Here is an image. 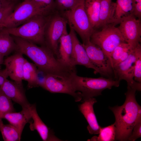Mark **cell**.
<instances>
[{
	"label": "cell",
	"mask_w": 141,
	"mask_h": 141,
	"mask_svg": "<svg viewBox=\"0 0 141 141\" xmlns=\"http://www.w3.org/2000/svg\"><path fill=\"white\" fill-rule=\"evenodd\" d=\"M19 51L30 58L38 68L45 74H70L75 71L62 65L51 51L46 46H38L23 38L11 35Z\"/></svg>",
	"instance_id": "6da1fadb"
},
{
	"label": "cell",
	"mask_w": 141,
	"mask_h": 141,
	"mask_svg": "<svg viewBox=\"0 0 141 141\" xmlns=\"http://www.w3.org/2000/svg\"><path fill=\"white\" fill-rule=\"evenodd\" d=\"M127 89L122 105L109 107L115 118L116 140H127L135 125L141 121V107L136 99V90L129 87Z\"/></svg>",
	"instance_id": "7a4b0ae2"
},
{
	"label": "cell",
	"mask_w": 141,
	"mask_h": 141,
	"mask_svg": "<svg viewBox=\"0 0 141 141\" xmlns=\"http://www.w3.org/2000/svg\"><path fill=\"white\" fill-rule=\"evenodd\" d=\"M50 14L37 15L21 26L3 29L11 35L26 39L36 44L45 46L44 30Z\"/></svg>",
	"instance_id": "3957f363"
},
{
	"label": "cell",
	"mask_w": 141,
	"mask_h": 141,
	"mask_svg": "<svg viewBox=\"0 0 141 141\" xmlns=\"http://www.w3.org/2000/svg\"><path fill=\"white\" fill-rule=\"evenodd\" d=\"M73 81L76 91L81 93L82 102L85 99L101 95L106 89L118 87L120 81L114 79L100 77L94 78L80 77L77 73L73 76Z\"/></svg>",
	"instance_id": "277c9868"
},
{
	"label": "cell",
	"mask_w": 141,
	"mask_h": 141,
	"mask_svg": "<svg viewBox=\"0 0 141 141\" xmlns=\"http://www.w3.org/2000/svg\"><path fill=\"white\" fill-rule=\"evenodd\" d=\"M85 0H80L72 9L60 13L66 19L70 28L80 36L83 43L90 40L95 30L85 11Z\"/></svg>",
	"instance_id": "5b68a950"
},
{
	"label": "cell",
	"mask_w": 141,
	"mask_h": 141,
	"mask_svg": "<svg viewBox=\"0 0 141 141\" xmlns=\"http://www.w3.org/2000/svg\"><path fill=\"white\" fill-rule=\"evenodd\" d=\"M115 26L109 24L101 28L100 30H95L90 39V42L99 47L111 61V54L114 49L120 44L126 43Z\"/></svg>",
	"instance_id": "8992f818"
},
{
	"label": "cell",
	"mask_w": 141,
	"mask_h": 141,
	"mask_svg": "<svg viewBox=\"0 0 141 141\" xmlns=\"http://www.w3.org/2000/svg\"><path fill=\"white\" fill-rule=\"evenodd\" d=\"M50 13L39 8L32 0H24L0 23V30L17 27L37 15H48Z\"/></svg>",
	"instance_id": "52a82bcc"
},
{
	"label": "cell",
	"mask_w": 141,
	"mask_h": 141,
	"mask_svg": "<svg viewBox=\"0 0 141 141\" xmlns=\"http://www.w3.org/2000/svg\"><path fill=\"white\" fill-rule=\"evenodd\" d=\"M70 74H46L40 87L52 93H66L73 96L76 102L81 101L80 92H77L74 86L73 76Z\"/></svg>",
	"instance_id": "ba28073f"
},
{
	"label": "cell",
	"mask_w": 141,
	"mask_h": 141,
	"mask_svg": "<svg viewBox=\"0 0 141 141\" xmlns=\"http://www.w3.org/2000/svg\"><path fill=\"white\" fill-rule=\"evenodd\" d=\"M51 13L44 30L45 45L52 52L56 58L59 40L61 36L67 32V21L58 12Z\"/></svg>",
	"instance_id": "9c48e42d"
},
{
	"label": "cell",
	"mask_w": 141,
	"mask_h": 141,
	"mask_svg": "<svg viewBox=\"0 0 141 141\" xmlns=\"http://www.w3.org/2000/svg\"><path fill=\"white\" fill-rule=\"evenodd\" d=\"M92 63L98 69L100 74L107 78H114L113 69L108 57L90 40L82 44Z\"/></svg>",
	"instance_id": "30bf717a"
},
{
	"label": "cell",
	"mask_w": 141,
	"mask_h": 141,
	"mask_svg": "<svg viewBox=\"0 0 141 141\" xmlns=\"http://www.w3.org/2000/svg\"><path fill=\"white\" fill-rule=\"evenodd\" d=\"M134 48L132 49L126 59L113 67L114 79L120 81L122 80H125L127 83V87L140 91L141 83L137 82L134 79L136 59Z\"/></svg>",
	"instance_id": "8fae6325"
},
{
	"label": "cell",
	"mask_w": 141,
	"mask_h": 141,
	"mask_svg": "<svg viewBox=\"0 0 141 141\" xmlns=\"http://www.w3.org/2000/svg\"><path fill=\"white\" fill-rule=\"evenodd\" d=\"M118 27L126 43L134 48L141 41V20L131 15L122 19Z\"/></svg>",
	"instance_id": "7c38bea8"
},
{
	"label": "cell",
	"mask_w": 141,
	"mask_h": 141,
	"mask_svg": "<svg viewBox=\"0 0 141 141\" xmlns=\"http://www.w3.org/2000/svg\"><path fill=\"white\" fill-rule=\"evenodd\" d=\"M69 33L71 37L72 44L71 59L72 66L76 67L77 65H83L88 68L93 69L95 74H100L98 69L91 61L82 44L79 40L76 32L73 29L70 28Z\"/></svg>",
	"instance_id": "4fadbf2b"
},
{
	"label": "cell",
	"mask_w": 141,
	"mask_h": 141,
	"mask_svg": "<svg viewBox=\"0 0 141 141\" xmlns=\"http://www.w3.org/2000/svg\"><path fill=\"white\" fill-rule=\"evenodd\" d=\"M0 91L22 108L29 107L31 105L26 97L22 83L7 79L0 87Z\"/></svg>",
	"instance_id": "5bb4252c"
},
{
	"label": "cell",
	"mask_w": 141,
	"mask_h": 141,
	"mask_svg": "<svg viewBox=\"0 0 141 141\" xmlns=\"http://www.w3.org/2000/svg\"><path fill=\"white\" fill-rule=\"evenodd\" d=\"M25 58L21 52L15 51L14 54L4 60L9 77L13 81L22 83L23 67Z\"/></svg>",
	"instance_id": "9a60e30c"
},
{
	"label": "cell",
	"mask_w": 141,
	"mask_h": 141,
	"mask_svg": "<svg viewBox=\"0 0 141 141\" xmlns=\"http://www.w3.org/2000/svg\"><path fill=\"white\" fill-rule=\"evenodd\" d=\"M78 106L79 109L88 124L87 128L89 133L91 134H98L101 126L98 122L93 108L97 100L93 97L85 99Z\"/></svg>",
	"instance_id": "2e32d148"
},
{
	"label": "cell",
	"mask_w": 141,
	"mask_h": 141,
	"mask_svg": "<svg viewBox=\"0 0 141 141\" xmlns=\"http://www.w3.org/2000/svg\"><path fill=\"white\" fill-rule=\"evenodd\" d=\"M72 51V44L70 36L67 32L60 38L59 42L56 58L64 67L73 70H76L71 63Z\"/></svg>",
	"instance_id": "e0dca14e"
},
{
	"label": "cell",
	"mask_w": 141,
	"mask_h": 141,
	"mask_svg": "<svg viewBox=\"0 0 141 141\" xmlns=\"http://www.w3.org/2000/svg\"><path fill=\"white\" fill-rule=\"evenodd\" d=\"M30 108L32 121L30 123L31 130H36L43 140L60 141L54 132L45 124L39 116L35 104H31Z\"/></svg>",
	"instance_id": "ac0fdd59"
},
{
	"label": "cell",
	"mask_w": 141,
	"mask_h": 141,
	"mask_svg": "<svg viewBox=\"0 0 141 141\" xmlns=\"http://www.w3.org/2000/svg\"><path fill=\"white\" fill-rule=\"evenodd\" d=\"M30 105L29 107L22 108V110L19 112L15 111L7 113L3 118L17 129L21 137L25 125L31 122Z\"/></svg>",
	"instance_id": "d6986e66"
},
{
	"label": "cell",
	"mask_w": 141,
	"mask_h": 141,
	"mask_svg": "<svg viewBox=\"0 0 141 141\" xmlns=\"http://www.w3.org/2000/svg\"><path fill=\"white\" fill-rule=\"evenodd\" d=\"M116 3L112 0H100L99 21L97 28L109 24H114Z\"/></svg>",
	"instance_id": "ffe728a7"
},
{
	"label": "cell",
	"mask_w": 141,
	"mask_h": 141,
	"mask_svg": "<svg viewBox=\"0 0 141 141\" xmlns=\"http://www.w3.org/2000/svg\"><path fill=\"white\" fill-rule=\"evenodd\" d=\"M114 17V24H119L121 20L133 15L134 4L132 0H116Z\"/></svg>",
	"instance_id": "44dd1931"
},
{
	"label": "cell",
	"mask_w": 141,
	"mask_h": 141,
	"mask_svg": "<svg viewBox=\"0 0 141 141\" xmlns=\"http://www.w3.org/2000/svg\"><path fill=\"white\" fill-rule=\"evenodd\" d=\"M84 6L91 25L95 30L99 21L100 0H85Z\"/></svg>",
	"instance_id": "7402d4cb"
},
{
	"label": "cell",
	"mask_w": 141,
	"mask_h": 141,
	"mask_svg": "<svg viewBox=\"0 0 141 141\" xmlns=\"http://www.w3.org/2000/svg\"><path fill=\"white\" fill-rule=\"evenodd\" d=\"M16 49V44L11 35L3 29L0 30V53L4 56H7Z\"/></svg>",
	"instance_id": "603a6c76"
},
{
	"label": "cell",
	"mask_w": 141,
	"mask_h": 141,
	"mask_svg": "<svg viewBox=\"0 0 141 141\" xmlns=\"http://www.w3.org/2000/svg\"><path fill=\"white\" fill-rule=\"evenodd\" d=\"M37 69L34 64L30 62L25 59L23 67V79L27 82L28 89L39 86L37 77Z\"/></svg>",
	"instance_id": "cb8c5ba5"
},
{
	"label": "cell",
	"mask_w": 141,
	"mask_h": 141,
	"mask_svg": "<svg viewBox=\"0 0 141 141\" xmlns=\"http://www.w3.org/2000/svg\"><path fill=\"white\" fill-rule=\"evenodd\" d=\"M131 48L132 47L128 44L124 43L120 44L114 49L110 57L113 69L119 62H122L127 58L130 54L128 50Z\"/></svg>",
	"instance_id": "d4e9b609"
},
{
	"label": "cell",
	"mask_w": 141,
	"mask_h": 141,
	"mask_svg": "<svg viewBox=\"0 0 141 141\" xmlns=\"http://www.w3.org/2000/svg\"><path fill=\"white\" fill-rule=\"evenodd\" d=\"M0 131L5 141H18L21 139L19 131L15 127L9 124H4L0 120Z\"/></svg>",
	"instance_id": "484cf974"
},
{
	"label": "cell",
	"mask_w": 141,
	"mask_h": 141,
	"mask_svg": "<svg viewBox=\"0 0 141 141\" xmlns=\"http://www.w3.org/2000/svg\"><path fill=\"white\" fill-rule=\"evenodd\" d=\"M98 137H92L91 140L114 141L116 140V127L114 123L104 127H101Z\"/></svg>",
	"instance_id": "4316f807"
},
{
	"label": "cell",
	"mask_w": 141,
	"mask_h": 141,
	"mask_svg": "<svg viewBox=\"0 0 141 141\" xmlns=\"http://www.w3.org/2000/svg\"><path fill=\"white\" fill-rule=\"evenodd\" d=\"M15 111L12 101L0 91V120L6 114Z\"/></svg>",
	"instance_id": "83f0119b"
},
{
	"label": "cell",
	"mask_w": 141,
	"mask_h": 141,
	"mask_svg": "<svg viewBox=\"0 0 141 141\" xmlns=\"http://www.w3.org/2000/svg\"><path fill=\"white\" fill-rule=\"evenodd\" d=\"M135 61L134 64V79L141 83V45L138 44L134 48Z\"/></svg>",
	"instance_id": "f1b7e54d"
},
{
	"label": "cell",
	"mask_w": 141,
	"mask_h": 141,
	"mask_svg": "<svg viewBox=\"0 0 141 141\" xmlns=\"http://www.w3.org/2000/svg\"><path fill=\"white\" fill-rule=\"evenodd\" d=\"M80 0H55V9L61 13L73 8Z\"/></svg>",
	"instance_id": "f546056e"
},
{
	"label": "cell",
	"mask_w": 141,
	"mask_h": 141,
	"mask_svg": "<svg viewBox=\"0 0 141 141\" xmlns=\"http://www.w3.org/2000/svg\"><path fill=\"white\" fill-rule=\"evenodd\" d=\"M33 3L39 8L50 13L55 10V0H32Z\"/></svg>",
	"instance_id": "4dcf8cb0"
},
{
	"label": "cell",
	"mask_w": 141,
	"mask_h": 141,
	"mask_svg": "<svg viewBox=\"0 0 141 141\" xmlns=\"http://www.w3.org/2000/svg\"><path fill=\"white\" fill-rule=\"evenodd\" d=\"M16 7L15 2H9L0 8V23L14 10Z\"/></svg>",
	"instance_id": "1f68e13d"
},
{
	"label": "cell",
	"mask_w": 141,
	"mask_h": 141,
	"mask_svg": "<svg viewBox=\"0 0 141 141\" xmlns=\"http://www.w3.org/2000/svg\"><path fill=\"white\" fill-rule=\"evenodd\" d=\"M141 121L138 122L134 127L131 133L127 140L134 141L141 137Z\"/></svg>",
	"instance_id": "d6a6232c"
},
{
	"label": "cell",
	"mask_w": 141,
	"mask_h": 141,
	"mask_svg": "<svg viewBox=\"0 0 141 141\" xmlns=\"http://www.w3.org/2000/svg\"><path fill=\"white\" fill-rule=\"evenodd\" d=\"M133 15L138 19L140 20L141 18V2L134 4V10Z\"/></svg>",
	"instance_id": "836d02e7"
},
{
	"label": "cell",
	"mask_w": 141,
	"mask_h": 141,
	"mask_svg": "<svg viewBox=\"0 0 141 141\" xmlns=\"http://www.w3.org/2000/svg\"><path fill=\"white\" fill-rule=\"evenodd\" d=\"M9 77L8 73L5 69L0 70V87L3 84Z\"/></svg>",
	"instance_id": "e575fe53"
},
{
	"label": "cell",
	"mask_w": 141,
	"mask_h": 141,
	"mask_svg": "<svg viewBox=\"0 0 141 141\" xmlns=\"http://www.w3.org/2000/svg\"><path fill=\"white\" fill-rule=\"evenodd\" d=\"M4 56L0 53V70H1V66L3 64Z\"/></svg>",
	"instance_id": "d590c367"
},
{
	"label": "cell",
	"mask_w": 141,
	"mask_h": 141,
	"mask_svg": "<svg viewBox=\"0 0 141 141\" xmlns=\"http://www.w3.org/2000/svg\"><path fill=\"white\" fill-rule=\"evenodd\" d=\"M9 2L7 0H0V8L5 5Z\"/></svg>",
	"instance_id": "8d00e7d4"
},
{
	"label": "cell",
	"mask_w": 141,
	"mask_h": 141,
	"mask_svg": "<svg viewBox=\"0 0 141 141\" xmlns=\"http://www.w3.org/2000/svg\"><path fill=\"white\" fill-rule=\"evenodd\" d=\"M133 4L141 2V0H132Z\"/></svg>",
	"instance_id": "74e56055"
},
{
	"label": "cell",
	"mask_w": 141,
	"mask_h": 141,
	"mask_svg": "<svg viewBox=\"0 0 141 141\" xmlns=\"http://www.w3.org/2000/svg\"><path fill=\"white\" fill-rule=\"evenodd\" d=\"M7 1L10 2H15L16 0H7Z\"/></svg>",
	"instance_id": "f35d334b"
}]
</instances>
